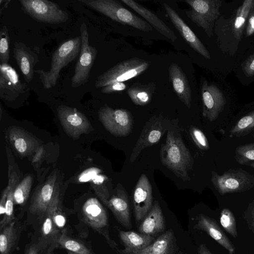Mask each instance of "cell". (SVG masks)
<instances>
[{
	"mask_svg": "<svg viewBox=\"0 0 254 254\" xmlns=\"http://www.w3.org/2000/svg\"><path fill=\"white\" fill-rule=\"evenodd\" d=\"M160 157L162 164L177 177L184 181L190 180L188 171L193 166L192 157L181 137L176 136L172 130L167 132Z\"/></svg>",
	"mask_w": 254,
	"mask_h": 254,
	"instance_id": "1",
	"label": "cell"
},
{
	"mask_svg": "<svg viewBox=\"0 0 254 254\" xmlns=\"http://www.w3.org/2000/svg\"><path fill=\"white\" fill-rule=\"evenodd\" d=\"M81 46L80 36L64 42L53 54L49 71L34 70L39 75L44 89H49L55 86L61 69L76 59L80 52Z\"/></svg>",
	"mask_w": 254,
	"mask_h": 254,
	"instance_id": "2",
	"label": "cell"
},
{
	"mask_svg": "<svg viewBox=\"0 0 254 254\" xmlns=\"http://www.w3.org/2000/svg\"><path fill=\"white\" fill-rule=\"evenodd\" d=\"M82 4L121 24L144 32L152 30L151 26L125 7L116 0H78Z\"/></svg>",
	"mask_w": 254,
	"mask_h": 254,
	"instance_id": "3",
	"label": "cell"
},
{
	"mask_svg": "<svg viewBox=\"0 0 254 254\" xmlns=\"http://www.w3.org/2000/svg\"><path fill=\"white\" fill-rule=\"evenodd\" d=\"M211 182L218 193L223 195L251 190L254 187V176L241 168L229 169L222 175L212 171Z\"/></svg>",
	"mask_w": 254,
	"mask_h": 254,
	"instance_id": "4",
	"label": "cell"
},
{
	"mask_svg": "<svg viewBox=\"0 0 254 254\" xmlns=\"http://www.w3.org/2000/svg\"><path fill=\"white\" fill-rule=\"evenodd\" d=\"M149 65L147 61L138 58L124 61L100 75L96 79L95 86L99 88L115 82H124L141 74Z\"/></svg>",
	"mask_w": 254,
	"mask_h": 254,
	"instance_id": "5",
	"label": "cell"
},
{
	"mask_svg": "<svg viewBox=\"0 0 254 254\" xmlns=\"http://www.w3.org/2000/svg\"><path fill=\"white\" fill-rule=\"evenodd\" d=\"M191 9L187 10V16L201 27L211 37L215 21L220 15L222 1L219 0H187Z\"/></svg>",
	"mask_w": 254,
	"mask_h": 254,
	"instance_id": "6",
	"label": "cell"
},
{
	"mask_svg": "<svg viewBox=\"0 0 254 254\" xmlns=\"http://www.w3.org/2000/svg\"><path fill=\"white\" fill-rule=\"evenodd\" d=\"M80 32L81 46L79 58L71 78V85L73 88L84 85L88 81L91 69L97 55L96 48L89 45L88 29L85 23L81 24Z\"/></svg>",
	"mask_w": 254,
	"mask_h": 254,
	"instance_id": "7",
	"label": "cell"
},
{
	"mask_svg": "<svg viewBox=\"0 0 254 254\" xmlns=\"http://www.w3.org/2000/svg\"><path fill=\"white\" fill-rule=\"evenodd\" d=\"M23 10L34 19L45 23L58 24L66 22L68 14L59 5L47 0H20Z\"/></svg>",
	"mask_w": 254,
	"mask_h": 254,
	"instance_id": "8",
	"label": "cell"
},
{
	"mask_svg": "<svg viewBox=\"0 0 254 254\" xmlns=\"http://www.w3.org/2000/svg\"><path fill=\"white\" fill-rule=\"evenodd\" d=\"M99 118L111 133L120 136L128 135L131 130L133 120L129 111L124 109H113L105 106L98 112Z\"/></svg>",
	"mask_w": 254,
	"mask_h": 254,
	"instance_id": "9",
	"label": "cell"
},
{
	"mask_svg": "<svg viewBox=\"0 0 254 254\" xmlns=\"http://www.w3.org/2000/svg\"><path fill=\"white\" fill-rule=\"evenodd\" d=\"M57 112L63 128L74 139L86 133L92 127L86 117L76 108L61 105L58 107Z\"/></svg>",
	"mask_w": 254,
	"mask_h": 254,
	"instance_id": "10",
	"label": "cell"
},
{
	"mask_svg": "<svg viewBox=\"0 0 254 254\" xmlns=\"http://www.w3.org/2000/svg\"><path fill=\"white\" fill-rule=\"evenodd\" d=\"M202 115L209 121L217 119L226 104L225 96L216 85L204 80L201 87Z\"/></svg>",
	"mask_w": 254,
	"mask_h": 254,
	"instance_id": "11",
	"label": "cell"
},
{
	"mask_svg": "<svg viewBox=\"0 0 254 254\" xmlns=\"http://www.w3.org/2000/svg\"><path fill=\"white\" fill-rule=\"evenodd\" d=\"M27 88L14 68L8 64L0 65V96L7 100L15 99Z\"/></svg>",
	"mask_w": 254,
	"mask_h": 254,
	"instance_id": "12",
	"label": "cell"
},
{
	"mask_svg": "<svg viewBox=\"0 0 254 254\" xmlns=\"http://www.w3.org/2000/svg\"><path fill=\"white\" fill-rule=\"evenodd\" d=\"M152 189L147 177L142 174L135 187L133 204L136 222L142 220L150 210L153 204Z\"/></svg>",
	"mask_w": 254,
	"mask_h": 254,
	"instance_id": "13",
	"label": "cell"
},
{
	"mask_svg": "<svg viewBox=\"0 0 254 254\" xmlns=\"http://www.w3.org/2000/svg\"><path fill=\"white\" fill-rule=\"evenodd\" d=\"M160 117H152L144 126L143 130L133 148L129 161L133 162L144 148L157 143L165 129Z\"/></svg>",
	"mask_w": 254,
	"mask_h": 254,
	"instance_id": "14",
	"label": "cell"
},
{
	"mask_svg": "<svg viewBox=\"0 0 254 254\" xmlns=\"http://www.w3.org/2000/svg\"><path fill=\"white\" fill-rule=\"evenodd\" d=\"M60 202L59 187L58 184H57L53 199L44 217L45 219L41 228V237L40 245H38L40 249H43L44 246L48 245H50L51 247L58 246V241L61 231L54 222L53 213Z\"/></svg>",
	"mask_w": 254,
	"mask_h": 254,
	"instance_id": "15",
	"label": "cell"
},
{
	"mask_svg": "<svg viewBox=\"0 0 254 254\" xmlns=\"http://www.w3.org/2000/svg\"><path fill=\"white\" fill-rule=\"evenodd\" d=\"M57 174H51L34 194L29 206L30 212L40 217L45 216L51 203L57 186Z\"/></svg>",
	"mask_w": 254,
	"mask_h": 254,
	"instance_id": "16",
	"label": "cell"
},
{
	"mask_svg": "<svg viewBox=\"0 0 254 254\" xmlns=\"http://www.w3.org/2000/svg\"><path fill=\"white\" fill-rule=\"evenodd\" d=\"M163 6L173 25L190 46L205 59H210L208 50L182 18L168 4L164 3Z\"/></svg>",
	"mask_w": 254,
	"mask_h": 254,
	"instance_id": "17",
	"label": "cell"
},
{
	"mask_svg": "<svg viewBox=\"0 0 254 254\" xmlns=\"http://www.w3.org/2000/svg\"><path fill=\"white\" fill-rule=\"evenodd\" d=\"M82 213L85 223L94 230L108 238L103 230L108 226L107 212L98 200L92 197L86 201L82 206Z\"/></svg>",
	"mask_w": 254,
	"mask_h": 254,
	"instance_id": "18",
	"label": "cell"
},
{
	"mask_svg": "<svg viewBox=\"0 0 254 254\" xmlns=\"http://www.w3.org/2000/svg\"><path fill=\"white\" fill-rule=\"evenodd\" d=\"M107 206L123 227L127 229L131 228L129 201L127 194L124 188L116 189Z\"/></svg>",
	"mask_w": 254,
	"mask_h": 254,
	"instance_id": "19",
	"label": "cell"
},
{
	"mask_svg": "<svg viewBox=\"0 0 254 254\" xmlns=\"http://www.w3.org/2000/svg\"><path fill=\"white\" fill-rule=\"evenodd\" d=\"M13 57L26 81H31L34 66L39 61L38 55L24 43L16 42L14 44Z\"/></svg>",
	"mask_w": 254,
	"mask_h": 254,
	"instance_id": "20",
	"label": "cell"
},
{
	"mask_svg": "<svg viewBox=\"0 0 254 254\" xmlns=\"http://www.w3.org/2000/svg\"><path fill=\"white\" fill-rule=\"evenodd\" d=\"M194 227L205 231L216 242L224 248L229 254H234L235 248L228 238L220 228L216 221L204 214H200Z\"/></svg>",
	"mask_w": 254,
	"mask_h": 254,
	"instance_id": "21",
	"label": "cell"
},
{
	"mask_svg": "<svg viewBox=\"0 0 254 254\" xmlns=\"http://www.w3.org/2000/svg\"><path fill=\"white\" fill-rule=\"evenodd\" d=\"M169 75L176 95L187 107L190 108L191 100L190 86L185 73L178 64L173 63L170 65Z\"/></svg>",
	"mask_w": 254,
	"mask_h": 254,
	"instance_id": "22",
	"label": "cell"
},
{
	"mask_svg": "<svg viewBox=\"0 0 254 254\" xmlns=\"http://www.w3.org/2000/svg\"><path fill=\"white\" fill-rule=\"evenodd\" d=\"M7 135L11 145L21 156L30 155L39 147L37 140L21 128L12 127Z\"/></svg>",
	"mask_w": 254,
	"mask_h": 254,
	"instance_id": "23",
	"label": "cell"
},
{
	"mask_svg": "<svg viewBox=\"0 0 254 254\" xmlns=\"http://www.w3.org/2000/svg\"><path fill=\"white\" fill-rule=\"evenodd\" d=\"M121 1L143 17L159 32L170 40L175 42L177 40V37L173 31L156 15L146 7L132 0H122Z\"/></svg>",
	"mask_w": 254,
	"mask_h": 254,
	"instance_id": "24",
	"label": "cell"
},
{
	"mask_svg": "<svg viewBox=\"0 0 254 254\" xmlns=\"http://www.w3.org/2000/svg\"><path fill=\"white\" fill-rule=\"evenodd\" d=\"M165 228V221L159 202L155 201L139 227L140 233L153 236Z\"/></svg>",
	"mask_w": 254,
	"mask_h": 254,
	"instance_id": "25",
	"label": "cell"
},
{
	"mask_svg": "<svg viewBox=\"0 0 254 254\" xmlns=\"http://www.w3.org/2000/svg\"><path fill=\"white\" fill-rule=\"evenodd\" d=\"M174 234L169 230L160 236L146 248L138 250L124 249V254H171L173 250Z\"/></svg>",
	"mask_w": 254,
	"mask_h": 254,
	"instance_id": "26",
	"label": "cell"
},
{
	"mask_svg": "<svg viewBox=\"0 0 254 254\" xmlns=\"http://www.w3.org/2000/svg\"><path fill=\"white\" fill-rule=\"evenodd\" d=\"M10 166H9L8 193L5 204V212L3 217L0 221V231L6 226L14 221L13 214L14 191L17 186L18 177L14 171H10Z\"/></svg>",
	"mask_w": 254,
	"mask_h": 254,
	"instance_id": "27",
	"label": "cell"
},
{
	"mask_svg": "<svg viewBox=\"0 0 254 254\" xmlns=\"http://www.w3.org/2000/svg\"><path fill=\"white\" fill-rule=\"evenodd\" d=\"M253 5V0H245L236 10L231 24L232 34L237 40L242 39L248 15Z\"/></svg>",
	"mask_w": 254,
	"mask_h": 254,
	"instance_id": "28",
	"label": "cell"
},
{
	"mask_svg": "<svg viewBox=\"0 0 254 254\" xmlns=\"http://www.w3.org/2000/svg\"><path fill=\"white\" fill-rule=\"evenodd\" d=\"M120 239L126 249L138 250L143 249L154 240L152 236L133 231H119Z\"/></svg>",
	"mask_w": 254,
	"mask_h": 254,
	"instance_id": "29",
	"label": "cell"
},
{
	"mask_svg": "<svg viewBox=\"0 0 254 254\" xmlns=\"http://www.w3.org/2000/svg\"><path fill=\"white\" fill-rule=\"evenodd\" d=\"M153 91V85L135 83L127 89V93L134 104L145 106L150 102Z\"/></svg>",
	"mask_w": 254,
	"mask_h": 254,
	"instance_id": "30",
	"label": "cell"
},
{
	"mask_svg": "<svg viewBox=\"0 0 254 254\" xmlns=\"http://www.w3.org/2000/svg\"><path fill=\"white\" fill-rule=\"evenodd\" d=\"M17 239V229L13 221L4 227L0 234V254H11Z\"/></svg>",
	"mask_w": 254,
	"mask_h": 254,
	"instance_id": "31",
	"label": "cell"
},
{
	"mask_svg": "<svg viewBox=\"0 0 254 254\" xmlns=\"http://www.w3.org/2000/svg\"><path fill=\"white\" fill-rule=\"evenodd\" d=\"M254 129V110L248 112L237 121L230 131L231 137L245 136Z\"/></svg>",
	"mask_w": 254,
	"mask_h": 254,
	"instance_id": "32",
	"label": "cell"
},
{
	"mask_svg": "<svg viewBox=\"0 0 254 254\" xmlns=\"http://www.w3.org/2000/svg\"><path fill=\"white\" fill-rule=\"evenodd\" d=\"M58 246L77 254H94L85 246L67 235L65 229L61 231Z\"/></svg>",
	"mask_w": 254,
	"mask_h": 254,
	"instance_id": "33",
	"label": "cell"
},
{
	"mask_svg": "<svg viewBox=\"0 0 254 254\" xmlns=\"http://www.w3.org/2000/svg\"><path fill=\"white\" fill-rule=\"evenodd\" d=\"M237 75L243 83L254 81V53L244 60L238 67Z\"/></svg>",
	"mask_w": 254,
	"mask_h": 254,
	"instance_id": "34",
	"label": "cell"
},
{
	"mask_svg": "<svg viewBox=\"0 0 254 254\" xmlns=\"http://www.w3.org/2000/svg\"><path fill=\"white\" fill-rule=\"evenodd\" d=\"M33 183V177L28 175L16 186L14 191V204L22 205L27 200Z\"/></svg>",
	"mask_w": 254,
	"mask_h": 254,
	"instance_id": "35",
	"label": "cell"
},
{
	"mask_svg": "<svg viewBox=\"0 0 254 254\" xmlns=\"http://www.w3.org/2000/svg\"><path fill=\"white\" fill-rule=\"evenodd\" d=\"M235 158L241 165L254 162V142L238 146L235 151Z\"/></svg>",
	"mask_w": 254,
	"mask_h": 254,
	"instance_id": "36",
	"label": "cell"
},
{
	"mask_svg": "<svg viewBox=\"0 0 254 254\" xmlns=\"http://www.w3.org/2000/svg\"><path fill=\"white\" fill-rule=\"evenodd\" d=\"M105 178L104 175L98 174L92 179L91 186L102 202L107 206L111 196L105 184Z\"/></svg>",
	"mask_w": 254,
	"mask_h": 254,
	"instance_id": "37",
	"label": "cell"
},
{
	"mask_svg": "<svg viewBox=\"0 0 254 254\" xmlns=\"http://www.w3.org/2000/svg\"><path fill=\"white\" fill-rule=\"evenodd\" d=\"M220 223L223 228L232 237L236 238L237 231L235 217L232 211L228 208H224L221 212Z\"/></svg>",
	"mask_w": 254,
	"mask_h": 254,
	"instance_id": "38",
	"label": "cell"
},
{
	"mask_svg": "<svg viewBox=\"0 0 254 254\" xmlns=\"http://www.w3.org/2000/svg\"><path fill=\"white\" fill-rule=\"evenodd\" d=\"M0 36V64H8L9 60V37L6 26H2Z\"/></svg>",
	"mask_w": 254,
	"mask_h": 254,
	"instance_id": "39",
	"label": "cell"
},
{
	"mask_svg": "<svg viewBox=\"0 0 254 254\" xmlns=\"http://www.w3.org/2000/svg\"><path fill=\"white\" fill-rule=\"evenodd\" d=\"M190 134L197 147L203 150L209 149L208 140L204 133L199 128L192 127L190 129Z\"/></svg>",
	"mask_w": 254,
	"mask_h": 254,
	"instance_id": "40",
	"label": "cell"
},
{
	"mask_svg": "<svg viewBox=\"0 0 254 254\" xmlns=\"http://www.w3.org/2000/svg\"><path fill=\"white\" fill-rule=\"evenodd\" d=\"M60 203L55 208L53 213V219L57 227L60 230L66 223V218L61 211Z\"/></svg>",
	"mask_w": 254,
	"mask_h": 254,
	"instance_id": "41",
	"label": "cell"
},
{
	"mask_svg": "<svg viewBox=\"0 0 254 254\" xmlns=\"http://www.w3.org/2000/svg\"><path fill=\"white\" fill-rule=\"evenodd\" d=\"M244 34L246 37H250L254 35V8L253 6L247 18Z\"/></svg>",
	"mask_w": 254,
	"mask_h": 254,
	"instance_id": "42",
	"label": "cell"
},
{
	"mask_svg": "<svg viewBox=\"0 0 254 254\" xmlns=\"http://www.w3.org/2000/svg\"><path fill=\"white\" fill-rule=\"evenodd\" d=\"M126 88L127 85L124 82H115L102 88L101 92L108 94L121 92L125 90Z\"/></svg>",
	"mask_w": 254,
	"mask_h": 254,
	"instance_id": "43",
	"label": "cell"
},
{
	"mask_svg": "<svg viewBox=\"0 0 254 254\" xmlns=\"http://www.w3.org/2000/svg\"><path fill=\"white\" fill-rule=\"evenodd\" d=\"M8 193V188L6 187L3 190L0 200V216L4 215L5 212V204Z\"/></svg>",
	"mask_w": 254,
	"mask_h": 254,
	"instance_id": "44",
	"label": "cell"
},
{
	"mask_svg": "<svg viewBox=\"0 0 254 254\" xmlns=\"http://www.w3.org/2000/svg\"><path fill=\"white\" fill-rule=\"evenodd\" d=\"M40 248L38 244H32L27 250L26 254H38Z\"/></svg>",
	"mask_w": 254,
	"mask_h": 254,
	"instance_id": "45",
	"label": "cell"
},
{
	"mask_svg": "<svg viewBox=\"0 0 254 254\" xmlns=\"http://www.w3.org/2000/svg\"><path fill=\"white\" fill-rule=\"evenodd\" d=\"M248 211L250 213L252 220V225L254 230V200L250 204Z\"/></svg>",
	"mask_w": 254,
	"mask_h": 254,
	"instance_id": "46",
	"label": "cell"
},
{
	"mask_svg": "<svg viewBox=\"0 0 254 254\" xmlns=\"http://www.w3.org/2000/svg\"><path fill=\"white\" fill-rule=\"evenodd\" d=\"M198 254H213L206 247L204 244H201L198 249Z\"/></svg>",
	"mask_w": 254,
	"mask_h": 254,
	"instance_id": "47",
	"label": "cell"
},
{
	"mask_svg": "<svg viewBox=\"0 0 254 254\" xmlns=\"http://www.w3.org/2000/svg\"><path fill=\"white\" fill-rule=\"evenodd\" d=\"M247 165L249 166L254 168V162H252V163H250L247 164Z\"/></svg>",
	"mask_w": 254,
	"mask_h": 254,
	"instance_id": "48",
	"label": "cell"
},
{
	"mask_svg": "<svg viewBox=\"0 0 254 254\" xmlns=\"http://www.w3.org/2000/svg\"><path fill=\"white\" fill-rule=\"evenodd\" d=\"M67 254H76V253L70 252V251H68L67 252Z\"/></svg>",
	"mask_w": 254,
	"mask_h": 254,
	"instance_id": "49",
	"label": "cell"
},
{
	"mask_svg": "<svg viewBox=\"0 0 254 254\" xmlns=\"http://www.w3.org/2000/svg\"><path fill=\"white\" fill-rule=\"evenodd\" d=\"M253 6L254 8V0H253Z\"/></svg>",
	"mask_w": 254,
	"mask_h": 254,
	"instance_id": "50",
	"label": "cell"
},
{
	"mask_svg": "<svg viewBox=\"0 0 254 254\" xmlns=\"http://www.w3.org/2000/svg\"><path fill=\"white\" fill-rule=\"evenodd\" d=\"M252 136H253V137H254V133H253V134H252Z\"/></svg>",
	"mask_w": 254,
	"mask_h": 254,
	"instance_id": "51",
	"label": "cell"
}]
</instances>
